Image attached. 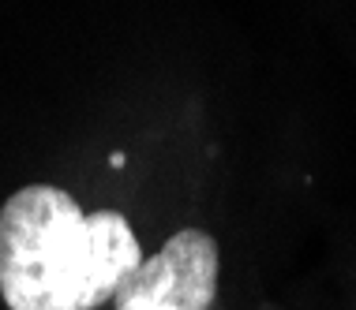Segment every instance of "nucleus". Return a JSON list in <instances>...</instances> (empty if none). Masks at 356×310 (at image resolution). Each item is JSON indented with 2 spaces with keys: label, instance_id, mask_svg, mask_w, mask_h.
I'll list each match as a JSON object with an SVG mask.
<instances>
[{
  "label": "nucleus",
  "instance_id": "obj_1",
  "mask_svg": "<svg viewBox=\"0 0 356 310\" xmlns=\"http://www.w3.org/2000/svg\"><path fill=\"white\" fill-rule=\"evenodd\" d=\"M139 261L124 213H83L53 183H31L0 206V299L8 310H94L117 295Z\"/></svg>",
  "mask_w": 356,
  "mask_h": 310
},
{
  "label": "nucleus",
  "instance_id": "obj_2",
  "mask_svg": "<svg viewBox=\"0 0 356 310\" xmlns=\"http://www.w3.org/2000/svg\"><path fill=\"white\" fill-rule=\"evenodd\" d=\"M218 295V243L203 228H180L143 258L113 303L117 310H210Z\"/></svg>",
  "mask_w": 356,
  "mask_h": 310
}]
</instances>
